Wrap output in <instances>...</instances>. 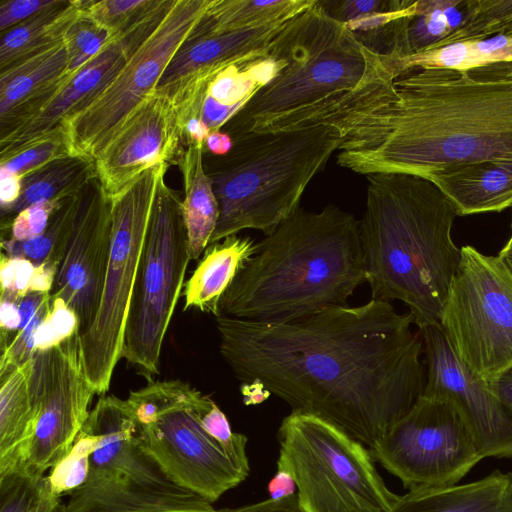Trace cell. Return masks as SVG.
<instances>
[{
  "mask_svg": "<svg viewBox=\"0 0 512 512\" xmlns=\"http://www.w3.org/2000/svg\"><path fill=\"white\" fill-rule=\"evenodd\" d=\"M220 353L244 384L372 448L423 395V340L410 313L371 299L287 323L215 317Z\"/></svg>",
  "mask_w": 512,
  "mask_h": 512,
  "instance_id": "cell-1",
  "label": "cell"
},
{
  "mask_svg": "<svg viewBox=\"0 0 512 512\" xmlns=\"http://www.w3.org/2000/svg\"><path fill=\"white\" fill-rule=\"evenodd\" d=\"M324 125L342 137L338 165L365 176L512 161V61L410 70Z\"/></svg>",
  "mask_w": 512,
  "mask_h": 512,
  "instance_id": "cell-2",
  "label": "cell"
},
{
  "mask_svg": "<svg viewBox=\"0 0 512 512\" xmlns=\"http://www.w3.org/2000/svg\"><path fill=\"white\" fill-rule=\"evenodd\" d=\"M366 282L360 222L336 205L298 208L259 243L216 317L287 323L347 305Z\"/></svg>",
  "mask_w": 512,
  "mask_h": 512,
  "instance_id": "cell-3",
  "label": "cell"
},
{
  "mask_svg": "<svg viewBox=\"0 0 512 512\" xmlns=\"http://www.w3.org/2000/svg\"><path fill=\"white\" fill-rule=\"evenodd\" d=\"M366 177L360 238L372 299L404 302L418 329L440 326L461 258L451 237L457 210L427 178Z\"/></svg>",
  "mask_w": 512,
  "mask_h": 512,
  "instance_id": "cell-4",
  "label": "cell"
},
{
  "mask_svg": "<svg viewBox=\"0 0 512 512\" xmlns=\"http://www.w3.org/2000/svg\"><path fill=\"white\" fill-rule=\"evenodd\" d=\"M272 52L282 67L224 126L233 139L350 93L394 61L362 45L319 0L287 24Z\"/></svg>",
  "mask_w": 512,
  "mask_h": 512,
  "instance_id": "cell-5",
  "label": "cell"
},
{
  "mask_svg": "<svg viewBox=\"0 0 512 512\" xmlns=\"http://www.w3.org/2000/svg\"><path fill=\"white\" fill-rule=\"evenodd\" d=\"M209 176L219 203L210 243L245 229L271 233L298 208L311 180L324 170L342 142L330 126L250 133Z\"/></svg>",
  "mask_w": 512,
  "mask_h": 512,
  "instance_id": "cell-6",
  "label": "cell"
},
{
  "mask_svg": "<svg viewBox=\"0 0 512 512\" xmlns=\"http://www.w3.org/2000/svg\"><path fill=\"white\" fill-rule=\"evenodd\" d=\"M83 428L100 436L89 474L62 512H213L212 503L174 483L140 446L127 400L101 395Z\"/></svg>",
  "mask_w": 512,
  "mask_h": 512,
  "instance_id": "cell-7",
  "label": "cell"
},
{
  "mask_svg": "<svg viewBox=\"0 0 512 512\" xmlns=\"http://www.w3.org/2000/svg\"><path fill=\"white\" fill-rule=\"evenodd\" d=\"M206 398L188 382L165 380L148 382L126 400L140 446L174 483L213 504L246 480L250 466L203 427Z\"/></svg>",
  "mask_w": 512,
  "mask_h": 512,
  "instance_id": "cell-8",
  "label": "cell"
},
{
  "mask_svg": "<svg viewBox=\"0 0 512 512\" xmlns=\"http://www.w3.org/2000/svg\"><path fill=\"white\" fill-rule=\"evenodd\" d=\"M277 437V469L293 477L301 512H390L398 501L370 449L336 425L292 411Z\"/></svg>",
  "mask_w": 512,
  "mask_h": 512,
  "instance_id": "cell-9",
  "label": "cell"
},
{
  "mask_svg": "<svg viewBox=\"0 0 512 512\" xmlns=\"http://www.w3.org/2000/svg\"><path fill=\"white\" fill-rule=\"evenodd\" d=\"M182 200L160 180L126 321L122 357L147 382L159 374L163 342L190 261Z\"/></svg>",
  "mask_w": 512,
  "mask_h": 512,
  "instance_id": "cell-10",
  "label": "cell"
},
{
  "mask_svg": "<svg viewBox=\"0 0 512 512\" xmlns=\"http://www.w3.org/2000/svg\"><path fill=\"white\" fill-rule=\"evenodd\" d=\"M168 164L146 170L112 200V238L104 289L95 319L80 336L84 370L101 396L122 358L124 334L151 210Z\"/></svg>",
  "mask_w": 512,
  "mask_h": 512,
  "instance_id": "cell-11",
  "label": "cell"
},
{
  "mask_svg": "<svg viewBox=\"0 0 512 512\" xmlns=\"http://www.w3.org/2000/svg\"><path fill=\"white\" fill-rule=\"evenodd\" d=\"M440 327L459 358L490 383L512 370V274L466 245Z\"/></svg>",
  "mask_w": 512,
  "mask_h": 512,
  "instance_id": "cell-12",
  "label": "cell"
},
{
  "mask_svg": "<svg viewBox=\"0 0 512 512\" xmlns=\"http://www.w3.org/2000/svg\"><path fill=\"white\" fill-rule=\"evenodd\" d=\"M209 3L175 0L108 85L62 122L71 155L95 159L132 112L156 91L168 64Z\"/></svg>",
  "mask_w": 512,
  "mask_h": 512,
  "instance_id": "cell-13",
  "label": "cell"
},
{
  "mask_svg": "<svg viewBox=\"0 0 512 512\" xmlns=\"http://www.w3.org/2000/svg\"><path fill=\"white\" fill-rule=\"evenodd\" d=\"M407 489L458 484L484 458L454 403L421 396L370 448Z\"/></svg>",
  "mask_w": 512,
  "mask_h": 512,
  "instance_id": "cell-14",
  "label": "cell"
},
{
  "mask_svg": "<svg viewBox=\"0 0 512 512\" xmlns=\"http://www.w3.org/2000/svg\"><path fill=\"white\" fill-rule=\"evenodd\" d=\"M29 384L37 420L22 473L40 480L72 450L97 394L84 370L77 330L57 345L34 351Z\"/></svg>",
  "mask_w": 512,
  "mask_h": 512,
  "instance_id": "cell-15",
  "label": "cell"
},
{
  "mask_svg": "<svg viewBox=\"0 0 512 512\" xmlns=\"http://www.w3.org/2000/svg\"><path fill=\"white\" fill-rule=\"evenodd\" d=\"M112 238V200L97 177L79 192L74 219L57 267L51 299H62L83 335L98 311Z\"/></svg>",
  "mask_w": 512,
  "mask_h": 512,
  "instance_id": "cell-16",
  "label": "cell"
},
{
  "mask_svg": "<svg viewBox=\"0 0 512 512\" xmlns=\"http://www.w3.org/2000/svg\"><path fill=\"white\" fill-rule=\"evenodd\" d=\"M419 332L426 366L422 396L454 403L472 429L484 458H512V418L489 383L459 358L440 326L428 325Z\"/></svg>",
  "mask_w": 512,
  "mask_h": 512,
  "instance_id": "cell-17",
  "label": "cell"
},
{
  "mask_svg": "<svg viewBox=\"0 0 512 512\" xmlns=\"http://www.w3.org/2000/svg\"><path fill=\"white\" fill-rule=\"evenodd\" d=\"M181 148L175 108L169 99L154 92L95 157L96 176L113 198L146 170L174 163Z\"/></svg>",
  "mask_w": 512,
  "mask_h": 512,
  "instance_id": "cell-18",
  "label": "cell"
},
{
  "mask_svg": "<svg viewBox=\"0 0 512 512\" xmlns=\"http://www.w3.org/2000/svg\"><path fill=\"white\" fill-rule=\"evenodd\" d=\"M293 18L256 28L223 31L213 28L203 14L168 64L155 92L173 103L192 85L231 65L269 57L275 39Z\"/></svg>",
  "mask_w": 512,
  "mask_h": 512,
  "instance_id": "cell-19",
  "label": "cell"
},
{
  "mask_svg": "<svg viewBox=\"0 0 512 512\" xmlns=\"http://www.w3.org/2000/svg\"><path fill=\"white\" fill-rule=\"evenodd\" d=\"M141 43L124 35L76 71L64 88L27 124L0 139V163L61 129L65 119L108 85Z\"/></svg>",
  "mask_w": 512,
  "mask_h": 512,
  "instance_id": "cell-20",
  "label": "cell"
},
{
  "mask_svg": "<svg viewBox=\"0 0 512 512\" xmlns=\"http://www.w3.org/2000/svg\"><path fill=\"white\" fill-rule=\"evenodd\" d=\"M74 73L68 72L65 39L0 70V139L27 124Z\"/></svg>",
  "mask_w": 512,
  "mask_h": 512,
  "instance_id": "cell-21",
  "label": "cell"
},
{
  "mask_svg": "<svg viewBox=\"0 0 512 512\" xmlns=\"http://www.w3.org/2000/svg\"><path fill=\"white\" fill-rule=\"evenodd\" d=\"M451 201L458 216L512 207V161L483 160L444 166L426 177Z\"/></svg>",
  "mask_w": 512,
  "mask_h": 512,
  "instance_id": "cell-22",
  "label": "cell"
},
{
  "mask_svg": "<svg viewBox=\"0 0 512 512\" xmlns=\"http://www.w3.org/2000/svg\"><path fill=\"white\" fill-rule=\"evenodd\" d=\"M390 512H512V472L494 470L463 485L410 489Z\"/></svg>",
  "mask_w": 512,
  "mask_h": 512,
  "instance_id": "cell-23",
  "label": "cell"
},
{
  "mask_svg": "<svg viewBox=\"0 0 512 512\" xmlns=\"http://www.w3.org/2000/svg\"><path fill=\"white\" fill-rule=\"evenodd\" d=\"M31 358L0 372V475L22 473L37 411L30 393Z\"/></svg>",
  "mask_w": 512,
  "mask_h": 512,
  "instance_id": "cell-24",
  "label": "cell"
},
{
  "mask_svg": "<svg viewBox=\"0 0 512 512\" xmlns=\"http://www.w3.org/2000/svg\"><path fill=\"white\" fill-rule=\"evenodd\" d=\"M256 248L253 239L237 235L209 245L185 284L184 310L195 308L216 317L222 296Z\"/></svg>",
  "mask_w": 512,
  "mask_h": 512,
  "instance_id": "cell-25",
  "label": "cell"
},
{
  "mask_svg": "<svg viewBox=\"0 0 512 512\" xmlns=\"http://www.w3.org/2000/svg\"><path fill=\"white\" fill-rule=\"evenodd\" d=\"M204 145L189 143L180 149L174 160L183 178L185 197L182 209L191 260H197L205 252L219 219L213 181L203 164Z\"/></svg>",
  "mask_w": 512,
  "mask_h": 512,
  "instance_id": "cell-26",
  "label": "cell"
},
{
  "mask_svg": "<svg viewBox=\"0 0 512 512\" xmlns=\"http://www.w3.org/2000/svg\"><path fill=\"white\" fill-rule=\"evenodd\" d=\"M96 176L95 161L68 155L55 159L21 178L18 200L1 210L2 232L8 229L18 213L27 207L44 202H60L78 194Z\"/></svg>",
  "mask_w": 512,
  "mask_h": 512,
  "instance_id": "cell-27",
  "label": "cell"
},
{
  "mask_svg": "<svg viewBox=\"0 0 512 512\" xmlns=\"http://www.w3.org/2000/svg\"><path fill=\"white\" fill-rule=\"evenodd\" d=\"M82 13L76 0H55L41 12L2 32L0 70L62 42Z\"/></svg>",
  "mask_w": 512,
  "mask_h": 512,
  "instance_id": "cell-28",
  "label": "cell"
},
{
  "mask_svg": "<svg viewBox=\"0 0 512 512\" xmlns=\"http://www.w3.org/2000/svg\"><path fill=\"white\" fill-rule=\"evenodd\" d=\"M473 0H417L406 27L410 55L455 43L469 20Z\"/></svg>",
  "mask_w": 512,
  "mask_h": 512,
  "instance_id": "cell-29",
  "label": "cell"
},
{
  "mask_svg": "<svg viewBox=\"0 0 512 512\" xmlns=\"http://www.w3.org/2000/svg\"><path fill=\"white\" fill-rule=\"evenodd\" d=\"M502 61H512V36L506 34L456 42L434 50L398 57L403 74L416 68L466 71Z\"/></svg>",
  "mask_w": 512,
  "mask_h": 512,
  "instance_id": "cell-30",
  "label": "cell"
},
{
  "mask_svg": "<svg viewBox=\"0 0 512 512\" xmlns=\"http://www.w3.org/2000/svg\"><path fill=\"white\" fill-rule=\"evenodd\" d=\"M314 3L315 0H210L204 18L218 30H243L293 18Z\"/></svg>",
  "mask_w": 512,
  "mask_h": 512,
  "instance_id": "cell-31",
  "label": "cell"
},
{
  "mask_svg": "<svg viewBox=\"0 0 512 512\" xmlns=\"http://www.w3.org/2000/svg\"><path fill=\"white\" fill-rule=\"evenodd\" d=\"M78 194L61 204L41 235L24 241L2 239L1 253L7 257L28 259L35 266L50 262L58 267L76 212Z\"/></svg>",
  "mask_w": 512,
  "mask_h": 512,
  "instance_id": "cell-32",
  "label": "cell"
},
{
  "mask_svg": "<svg viewBox=\"0 0 512 512\" xmlns=\"http://www.w3.org/2000/svg\"><path fill=\"white\" fill-rule=\"evenodd\" d=\"M76 3L86 17L119 38L146 21L163 0H76Z\"/></svg>",
  "mask_w": 512,
  "mask_h": 512,
  "instance_id": "cell-33",
  "label": "cell"
},
{
  "mask_svg": "<svg viewBox=\"0 0 512 512\" xmlns=\"http://www.w3.org/2000/svg\"><path fill=\"white\" fill-rule=\"evenodd\" d=\"M100 436L81 429L70 453L50 469L48 481L60 497L69 495L83 485L89 474L90 455L97 448Z\"/></svg>",
  "mask_w": 512,
  "mask_h": 512,
  "instance_id": "cell-34",
  "label": "cell"
},
{
  "mask_svg": "<svg viewBox=\"0 0 512 512\" xmlns=\"http://www.w3.org/2000/svg\"><path fill=\"white\" fill-rule=\"evenodd\" d=\"M117 39L118 37L109 30L82 13L65 37L68 49V72L78 71Z\"/></svg>",
  "mask_w": 512,
  "mask_h": 512,
  "instance_id": "cell-35",
  "label": "cell"
},
{
  "mask_svg": "<svg viewBox=\"0 0 512 512\" xmlns=\"http://www.w3.org/2000/svg\"><path fill=\"white\" fill-rule=\"evenodd\" d=\"M511 25L512 0H473L469 20L456 42L504 34Z\"/></svg>",
  "mask_w": 512,
  "mask_h": 512,
  "instance_id": "cell-36",
  "label": "cell"
},
{
  "mask_svg": "<svg viewBox=\"0 0 512 512\" xmlns=\"http://www.w3.org/2000/svg\"><path fill=\"white\" fill-rule=\"evenodd\" d=\"M68 155L71 154L65 134L61 128L1 162L0 167L22 178L24 175L45 166L51 161Z\"/></svg>",
  "mask_w": 512,
  "mask_h": 512,
  "instance_id": "cell-37",
  "label": "cell"
},
{
  "mask_svg": "<svg viewBox=\"0 0 512 512\" xmlns=\"http://www.w3.org/2000/svg\"><path fill=\"white\" fill-rule=\"evenodd\" d=\"M41 480L19 472L0 475V512H34Z\"/></svg>",
  "mask_w": 512,
  "mask_h": 512,
  "instance_id": "cell-38",
  "label": "cell"
},
{
  "mask_svg": "<svg viewBox=\"0 0 512 512\" xmlns=\"http://www.w3.org/2000/svg\"><path fill=\"white\" fill-rule=\"evenodd\" d=\"M74 312L59 298L51 299V310L35 334V350L57 345L77 330Z\"/></svg>",
  "mask_w": 512,
  "mask_h": 512,
  "instance_id": "cell-39",
  "label": "cell"
},
{
  "mask_svg": "<svg viewBox=\"0 0 512 512\" xmlns=\"http://www.w3.org/2000/svg\"><path fill=\"white\" fill-rule=\"evenodd\" d=\"M65 200L38 203L22 210L13 219L8 229L2 232V236L7 234L3 239L24 241L41 235L46 230L53 213Z\"/></svg>",
  "mask_w": 512,
  "mask_h": 512,
  "instance_id": "cell-40",
  "label": "cell"
},
{
  "mask_svg": "<svg viewBox=\"0 0 512 512\" xmlns=\"http://www.w3.org/2000/svg\"><path fill=\"white\" fill-rule=\"evenodd\" d=\"M0 263V298L19 301L28 294L35 265L28 259L7 257L2 253Z\"/></svg>",
  "mask_w": 512,
  "mask_h": 512,
  "instance_id": "cell-41",
  "label": "cell"
},
{
  "mask_svg": "<svg viewBox=\"0 0 512 512\" xmlns=\"http://www.w3.org/2000/svg\"><path fill=\"white\" fill-rule=\"evenodd\" d=\"M319 1L329 16L343 24L371 13L387 10L393 3V0Z\"/></svg>",
  "mask_w": 512,
  "mask_h": 512,
  "instance_id": "cell-42",
  "label": "cell"
},
{
  "mask_svg": "<svg viewBox=\"0 0 512 512\" xmlns=\"http://www.w3.org/2000/svg\"><path fill=\"white\" fill-rule=\"evenodd\" d=\"M55 0H7L0 5V30L4 32L49 7Z\"/></svg>",
  "mask_w": 512,
  "mask_h": 512,
  "instance_id": "cell-43",
  "label": "cell"
},
{
  "mask_svg": "<svg viewBox=\"0 0 512 512\" xmlns=\"http://www.w3.org/2000/svg\"><path fill=\"white\" fill-rule=\"evenodd\" d=\"M213 512H301L297 496L292 495L281 500L266 499L252 504L238 507H225L215 509Z\"/></svg>",
  "mask_w": 512,
  "mask_h": 512,
  "instance_id": "cell-44",
  "label": "cell"
},
{
  "mask_svg": "<svg viewBox=\"0 0 512 512\" xmlns=\"http://www.w3.org/2000/svg\"><path fill=\"white\" fill-rule=\"evenodd\" d=\"M0 327L1 339L9 337L18 331L21 324V316L18 301L0 298Z\"/></svg>",
  "mask_w": 512,
  "mask_h": 512,
  "instance_id": "cell-45",
  "label": "cell"
},
{
  "mask_svg": "<svg viewBox=\"0 0 512 512\" xmlns=\"http://www.w3.org/2000/svg\"><path fill=\"white\" fill-rule=\"evenodd\" d=\"M21 193V177L0 167V202L1 210L13 205Z\"/></svg>",
  "mask_w": 512,
  "mask_h": 512,
  "instance_id": "cell-46",
  "label": "cell"
},
{
  "mask_svg": "<svg viewBox=\"0 0 512 512\" xmlns=\"http://www.w3.org/2000/svg\"><path fill=\"white\" fill-rule=\"evenodd\" d=\"M267 491L270 499L281 500L295 495L297 487L289 472L277 469L267 485Z\"/></svg>",
  "mask_w": 512,
  "mask_h": 512,
  "instance_id": "cell-47",
  "label": "cell"
},
{
  "mask_svg": "<svg viewBox=\"0 0 512 512\" xmlns=\"http://www.w3.org/2000/svg\"><path fill=\"white\" fill-rule=\"evenodd\" d=\"M56 272L57 265L50 262L35 266L28 293L51 292Z\"/></svg>",
  "mask_w": 512,
  "mask_h": 512,
  "instance_id": "cell-48",
  "label": "cell"
},
{
  "mask_svg": "<svg viewBox=\"0 0 512 512\" xmlns=\"http://www.w3.org/2000/svg\"><path fill=\"white\" fill-rule=\"evenodd\" d=\"M60 496L54 493L47 475H45L40 484V490L34 512H62Z\"/></svg>",
  "mask_w": 512,
  "mask_h": 512,
  "instance_id": "cell-49",
  "label": "cell"
},
{
  "mask_svg": "<svg viewBox=\"0 0 512 512\" xmlns=\"http://www.w3.org/2000/svg\"><path fill=\"white\" fill-rule=\"evenodd\" d=\"M489 387L512 418V370L490 382Z\"/></svg>",
  "mask_w": 512,
  "mask_h": 512,
  "instance_id": "cell-50",
  "label": "cell"
},
{
  "mask_svg": "<svg viewBox=\"0 0 512 512\" xmlns=\"http://www.w3.org/2000/svg\"><path fill=\"white\" fill-rule=\"evenodd\" d=\"M209 152L216 156L227 155L234 146L233 138L226 132L214 131L209 134L205 141Z\"/></svg>",
  "mask_w": 512,
  "mask_h": 512,
  "instance_id": "cell-51",
  "label": "cell"
},
{
  "mask_svg": "<svg viewBox=\"0 0 512 512\" xmlns=\"http://www.w3.org/2000/svg\"><path fill=\"white\" fill-rule=\"evenodd\" d=\"M512 274V234L497 256Z\"/></svg>",
  "mask_w": 512,
  "mask_h": 512,
  "instance_id": "cell-52",
  "label": "cell"
},
{
  "mask_svg": "<svg viewBox=\"0 0 512 512\" xmlns=\"http://www.w3.org/2000/svg\"><path fill=\"white\" fill-rule=\"evenodd\" d=\"M504 34L512 36V25L506 30Z\"/></svg>",
  "mask_w": 512,
  "mask_h": 512,
  "instance_id": "cell-53",
  "label": "cell"
},
{
  "mask_svg": "<svg viewBox=\"0 0 512 512\" xmlns=\"http://www.w3.org/2000/svg\"><path fill=\"white\" fill-rule=\"evenodd\" d=\"M389 80H390V79H389ZM393 80H394V79H393ZM381 83H382V82H381ZM372 86H374V87H375V86H376V84H373ZM370 87H371V86H370ZM370 87H369V88H370ZM369 88H368V89H369ZM368 89H367V90H368ZM367 90H366V91H367ZM366 91H365V92H366ZM365 92H364V93H365ZM364 93H363V94H364ZM363 94H362V95H363ZM360 98H361V97H360ZM358 101H359V100H358ZM357 103H358V102H357ZM357 103H354V104H357ZM354 104H352V105H354ZM349 107H350V106H349ZM343 108H348V107H343ZM338 110H339V109H338ZM332 113H333V112H332Z\"/></svg>",
  "mask_w": 512,
  "mask_h": 512,
  "instance_id": "cell-54",
  "label": "cell"
}]
</instances>
